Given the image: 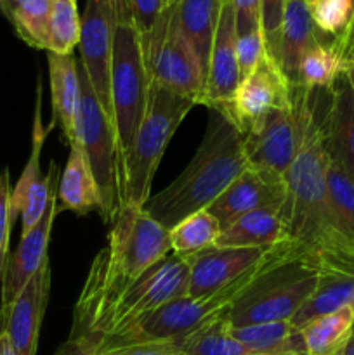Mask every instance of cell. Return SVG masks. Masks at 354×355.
Returning <instances> with one entry per match:
<instances>
[{"label":"cell","mask_w":354,"mask_h":355,"mask_svg":"<svg viewBox=\"0 0 354 355\" xmlns=\"http://www.w3.org/2000/svg\"><path fill=\"white\" fill-rule=\"evenodd\" d=\"M151 80L146 68L141 33L127 0H115L113 54H111V107L121 163L128 155L144 118Z\"/></svg>","instance_id":"obj_4"},{"label":"cell","mask_w":354,"mask_h":355,"mask_svg":"<svg viewBox=\"0 0 354 355\" xmlns=\"http://www.w3.org/2000/svg\"><path fill=\"white\" fill-rule=\"evenodd\" d=\"M312 2H318V0H307V3H312Z\"/></svg>","instance_id":"obj_49"},{"label":"cell","mask_w":354,"mask_h":355,"mask_svg":"<svg viewBox=\"0 0 354 355\" xmlns=\"http://www.w3.org/2000/svg\"><path fill=\"white\" fill-rule=\"evenodd\" d=\"M80 21L76 2H54L49 19V49L47 52L59 55L73 54L80 44Z\"/></svg>","instance_id":"obj_33"},{"label":"cell","mask_w":354,"mask_h":355,"mask_svg":"<svg viewBox=\"0 0 354 355\" xmlns=\"http://www.w3.org/2000/svg\"><path fill=\"white\" fill-rule=\"evenodd\" d=\"M335 44H337V47H339V51L342 52V55L346 54L347 49L354 44V14H353V17H351L349 26H347V30L344 31L342 37L335 38Z\"/></svg>","instance_id":"obj_42"},{"label":"cell","mask_w":354,"mask_h":355,"mask_svg":"<svg viewBox=\"0 0 354 355\" xmlns=\"http://www.w3.org/2000/svg\"><path fill=\"white\" fill-rule=\"evenodd\" d=\"M69 155L62 175L59 177L58 196L61 201L59 210H69L76 215H89L101 211V193L94 180L92 170L85 158V153L78 142H71Z\"/></svg>","instance_id":"obj_22"},{"label":"cell","mask_w":354,"mask_h":355,"mask_svg":"<svg viewBox=\"0 0 354 355\" xmlns=\"http://www.w3.org/2000/svg\"><path fill=\"white\" fill-rule=\"evenodd\" d=\"M189 266L170 253L167 259L125 288L97 318L90 331L78 343L89 354L103 352L111 342L127 335L149 314L169 302L186 295Z\"/></svg>","instance_id":"obj_5"},{"label":"cell","mask_w":354,"mask_h":355,"mask_svg":"<svg viewBox=\"0 0 354 355\" xmlns=\"http://www.w3.org/2000/svg\"><path fill=\"white\" fill-rule=\"evenodd\" d=\"M235 10L236 35L262 30L260 26V0H231Z\"/></svg>","instance_id":"obj_39"},{"label":"cell","mask_w":354,"mask_h":355,"mask_svg":"<svg viewBox=\"0 0 354 355\" xmlns=\"http://www.w3.org/2000/svg\"><path fill=\"white\" fill-rule=\"evenodd\" d=\"M222 3L224 0H179L177 6L180 30L196 52L203 73H207Z\"/></svg>","instance_id":"obj_24"},{"label":"cell","mask_w":354,"mask_h":355,"mask_svg":"<svg viewBox=\"0 0 354 355\" xmlns=\"http://www.w3.org/2000/svg\"><path fill=\"white\" fill-rule=\"evenodd\" d=\"M52 6L54 0H2L0 10L24 44L47 51Z\"/></svg>","instance_id":"obj_26"},{"label":"cell","mask_w":354,"mask_h":355,"mask_svg":"<svg viewBox=\"0 0 354 355\" xmlns=\"http://www.w3.org/2000/svg\"><path fill=\"white\" fill-rule=\"evenodd\" d=\"M285 200H287L285 177L246 166L238 179L207 210L224 229L248 211L283 207Z\"/></svg>","instance_id":"obj_14"},{"label":"cell","mask_w":354,"mask_h":355,"mask_svg":"<svg viewBox=\"0 0 354 355\" xmlns=\"http://www.w3.org/2000/svg\"><path fill=\"white\" fill-rule=\"evenodd\" d=\"M351 2H353V3H354V0H351Z\"/></svg>","instance_id":"obj_50"},{"label":"cell","mask_w":354,"mask_h":355,"mask_svg":"<svg viewBox=\"0 0 354 355\" xmlns=\"http://www.w3.org/2000/svg\"><path fill=\"white\" fill-rule=\"evenodd\" d=\"M269 248H212L191 260L186 297L207 298L229 286Z\"/></svg>","instance_id":"obj_17"},{"label":"cell","mask_w":354,"mask_h":355,"mask_svg":"<svg viewBox=\"0 0 354 355\" xmlns=\"http://www.w3.org/2000/svg\"><path fill=\"white\" fill-rule=\"evenodd\" d=\"M196 103L151 83L144 118L121 163V205L144 207L170 139Z\"/></svg>","instance_id":"obj_7"},{"label":"cell","mask_w":354,"mask_h":355,"mask_svg":"<svg viewBox=\"0 0 354 355\" xmlns=\"http://www.w3.org/2000/svg\"><path fill=\"white\" fill-rule=\"evenodd\" d=\"M342 64L344 55L337 47L335 40L321 42L302 58L295 87H302L305 90L332 89L342 73Z\"/></svg>","instance_id":"obj_30"},{"label":"cell","mask_w":354,"mask_h":355,"mask_svg":"<svg viewBox=\"0 0 354 355\" xmlns=\"http://www.w3.org/2000/svg\"><path fill=\"white\" fill-rule=\"evenodd\" d=\"M288 241V222L283 207L260 208L236 218L222 229L215 248H260Z\"/></svg>","instance_id":"obj_20"},{"label":"cell","mask_w":354,"mask_h":355,"mask_svg":"<svg viewBox=\"0 0 354 355\" xmlns=\"http://www.w3.org/2000/svg\"><path fill=\"white\" fill-rule=\"evenodd\" d=\"M221 232V224L210 211H196L170 229L172 253L189 263L201 253L215 248Z\"/></svg>","instance_id":"obj_27"},{"label":"cell","mask_w":354,"mask_h":355,"mask_svg":"<svg viewBox=\"0 0 354 355\" xmlns=\"http://www.w3.org/2000/svg\"><path fill=\"white\" fill-rule=\"evenodd\" d=\"M330 210L333 225L340 238L354 252V180L335 163H328L326 172Z\"/></svg>","instance_id":"obj_31"},{"label":"cell","mask_w":354,"mask_h":355,"mask_svg":"<svg viewBox=\"0 0 354 355\" xmlns=\"http://www.w3.org/2000/svg\"><path fill=\"white\" fill-rule=\"evenodd\" d=\"M292 104L273 110L243 135L248 166L285 177L302 141V90L292 87Z\"/></svg>","instance_id":"obj_10"},{"label":"cell","mask_w":354,"mask_h":355,"mask_svg":"<svg viewBox=\"0 0 354 355\" xmlns=\"http://www.w3.org/2000/svg\"><path fill=\"white\" fill-rule=\"evenodd\" d=\"M163 2V6H165V3H169V2H174V0H162Z\"/></svg>","instance_id":"obj_48"},{"label":"cell","mask_w":354,"mask_h":355,"mask_svg":"<svg viewBox=\"0 0 354 355\" xmlns=\"http://www.w3.org/2000/svg\"><path fill=\"white\" fill-rule=\"evenodd\" d=\"M80 64L97 101L113 120L111 107V54H113L115 0H85L80 16Z\"/></svg>","instance_id":"obj_11"},{"label":"cell","mask_w":354,"mask_h":355,"mask_svg":"<svg viewBox=\"0 0 354 355\" xmlns=\"http://www.w3.org/2000/svg\"><path fill=\"white\" fill-rule=\"evenodd\" d=\"M347 305H354V277L344 274L323 272L311 297L295 312L290 324L301 331L304 326L323 315L333 314Z\"/></svg>","instance_id":"obj_23"},{"label":"cell","mask_w":354,"mask_h":355,"mask_svg":"<svg viewBox=\"0 0 354 355\" xmlns=\"http://www.w3.org/2000/svg\"><path fill=\"white\" fill-rule=\"evenodd\" d=\"M54 2H76V0H54Z\"/></svg>","instance_id":"obj_47"},{"label":"cell","mask_w":354,"mask_h":355,"mask_svg":"<svg viewBox=\"0 0 354 355\" xmlns=\"http://www.w3.org/2000/svg\"><path fill=\"white\" fill-rule=\"evenodd\" d=\"M179 0L163 6L155 26L141 35L142 52L151 83L201 104L205 73L196 52L179 23Z\"/></svg>","instance_id":"obj_9"},{"label":"cell","mask_w":354,"mask_h":355,"mask_svg":"<svg viewBox=\"0 0 354 355\" xmlns=\"http://www.w3.org/2000/svg\"><path fill=\"white\" fill-rule=\"evenodd\" d=\"M58 193L51 198L49 207L45 210L44 217L40 218L37 225L31 229L28 234L21 236L19 246L16 252L7 259L6 270L2 276V304H0V311L7 309L17 295L23 291L28 281L38 272L42 263L49 259V241H51V231L54 225V218L58 215Z\"/></svg>","instance_id":"obj_16"},{"label":"cell","mask_w":354,"mask_h":355,"mask_svg":"<svg viewBox=\"0 0 354 355\" xmlns=\"http://www.w3.org/2000/svg\"><path fill=\"white\" fill-rule=\"evenodd\" d=\"M127 2L139 33H148L155 26L160 12H162L163 2L162 0H127Z\"/></svg>","instance_id":"obj_40"},{"label":"cell","mask_w":354,"mask_h":355,"mask_svg":"<svg viewBox=\"0 0 354 355\" xmlns=\"http://www.w3.org/2000/svg\"><path fill=\"white\" fill-rule=\"evenodd\" d=\"M51 76L52 123L59 125L68 144L75 142V123L80 103V73L75 55L47 52Z\"/></svg>","instance_id":"obj_21"},{"label":"cell","mask_w":354,"mask_h":355,"mask_svg":"<svg viewBox=\"0 0 354 355\" xmlns=\"http://www.w3.org/2000/svg\"><path fill=\"white\" fill-rule=\"evenodd\" d=\"M354 333V305L314 319L301 329L305 355H340Z\"/></svg>","instance_id":"obj_25"},{"label":"cell","mask_w":354,"mask_h":355,"mask_svg":"<svg viewBox=\"0 0 354 355\" xmlns=\"http://www.w3.org/2000/svg\"><path fill=\"white\" fill-rule=\"evenodd\" d=\"M266 55V44H264L262 30L250 31L239 35L236 38V59H238L239 82L250 75L257 68Z\"/></svg>","instance_id":"obj_37"},{"label":"cell","mask_w":354,"mask_h":355,"mask_svg":"<svg viewBox=\"0 0 354 355\" xmlns=\"http://www.w3.org/2000/svg\"><path fill=\"white\" fill-rule=\"evenodd\" d=\"M0 355H21L16 350V347L10 343L9 336L6 333H0Z\"/></svg>","instance_id":"obj_44"},{"label":"cell","mask_w":354,"mask_h":355,"mask_svg":"<svg viewBox=\"0 0 354 355\" xmlns=\"http://www.w3.org/2000/svg\"><path fill=\"white\" fill-rule=\"evenodd\" d=\"M231 335L239 343L259 354H297L305 355L301 331L294 329L290 321L266 322L243 328H231Z\"/></svg>","instance_id":"obj_28"},{"label":"cell","mask_w":354,"mask_h":355,"mask_svg":"<svg viewBox=\"0 0 354 355\" xmlns=\"http://www.w3.org/2000/svg\"><path fill=\"white\" fill-rule=\"evenodd\" d=\"M325 35L318 31L312 21L307 0H288L285 7L283 24H281L280 47L276 62L292 87L297 85L298 66L302 58L314 45L321 44Z\"/></svg>","instance_id":"obj_19"},{"label":"cell","mask_w":354,"mask_h":355,"mask_svg":"<svg viewBox=\"0 0 354 355\" xmlns=\"http://www.w3.org/2000/svg\"><path fill=\"white\" fill-rule=\"evenodd\" d=\"M292 101V85L287 76L273 59L264 55L257 68L239 82L231 101L217 111L245 134L267 113L288 106Z\"/></svg>","instance_id":"obj_12"},{"label":"cell","mask_w":354,"mask_h":355,"mask_svg":"<svg viewBox=\"0 0 354 355\" xmlns=\"http://www.w3.org/2000/svg\"><path fill=\"white\" fill-rule=\"evenodd\" d=\"M54 355H92V354H89L83 347H80L78 343L68 338L58 350H56Z\"/></svg>","instance_id":"obj_43"},{"label":"cell","mask_w":354,"mask_h":355,"mask_svg":"<svg viewBox=\"0 0 354 355\" xmlns=\"http://www.w3.org/2000/svg\"><path fill=\"white\" fill-rule=\"evenodd\" d=\"M323 134L330 162L354 180V89L344 73L328 90Z\"/></svg>","instance_id":"obj_18"},{"label":"cell","mask_w":354,"mask_h":355,"mask_svg":"<svg viewBox=\"0 0 354 355\" xmlns=\"http://www.w3.org/2000/svg\"><path fill=\"white\" fill-rule=\"evenodd\" d=\"M344 61H354V44L351 45L346 51V54H344Z\"/></svg>","instance_id":"obj_46"},{"label":"cell","mask_w":354,"mask_h":355,"mask_svg":"<svg viewBox=\"0 0 354 355\" xmlns=\"http://www.w3.org/2000/svg\"><path fill=\"white\" fill-rule=\"evenodd\" d=\"M302 141L290 170L285 175L287 200L283 203L288 222V241L319 272L354 277V252L340 238L330 210L326 172L328 153L323 134L326 90L302 89Z\"/></svg>","instance_id":"obj_1"},{"label":"cell","mask_w":354,"mask_h":355,"mask_svg":"<svg viewBox=\"0 0 354 355\" xmlns=\"http://www.w3.org/2000/svg\"><path fill=\"white\" fill-rule=\"evenodd\" d=\"M10 179H9V168H3L0 172V284H2L3 270H6V263L9 255V238L10 231H12V218H10Z\"/></svg>","instance_id":"obj_38"},{"label":"cell","mask_w":354,"mask_h":355,"mask_svg":"<svg viewBox=\"0 0 354 355\" xmlns=\"http://www.w3.org/2000/svg\"><path fill=\"white\" fill-rule=\"evenodd\" d=\"M51 262L42 263L16 300L0 311V333L9 336L21 355H37L42 321L51 297Z\"/></svg>","instance_id":"obj_13"},{"label":"cell","mask_w":354,"mask_h":355,"mask_svg":"<svg viewBox=\"0 0 354 355\" xmlns=\"http://www.w3.org/2000/svg\"><path fill=\"white\" fill-rule=\"evenodd\" d=\"M172 253L170 231L144 207L121 205L106 246L92 260L89 276L110 295L121 291Z\"/></svg>","instance_id":"obj_3"},{"label":"cell","mask_w":354,"mask_h":355,"mask_svg":"<svg viewBox=\"0 0 354 355\" xmlns=\"http://www.w3.org/2000/svg\"><path fill=\"white\" fill-rule=\"evenodd\" d=\"M97 355H187L180 350L176 342H151L137 343V345L118 347V349L104 350Z\"/></svg>","instance_id":"obj_41"},{"label":"cell","mask_w":354,"mask_h":355,"mask_svg":"<svg viewBox=\"0 0 354 355\" xmlns=\"http://www.w3.org/2000/svg\"><path fill=\"white\" fill-rule=\"evenodd\" d=\"M236 23L231 0H224L217 30L212 42L210 58L205 73L201 104L207 107L226 106L239 85V69L236 59Z\"/></svg>","instance_id":"obj_15"},{"label":"cell","mask_w":354,"mask_h":355,"mask_svg":"<svg viewBox=\"0 0 354 355\" xmlns=\"http://www.w3.org/2000/svg\"><path fill=\"white\" fill-rule=\"evenodd\" d=\"M288 0H260V26H262L266 55L276 62L280 47L281 24ZM278 64V62H276Z\"/></svg>","instance_id":"obj_36"},{"label":"cell","mask_w":354,"mask_h":355,"mask_svg":"<svg viewBox=\"0 0 354 355\" xmlns=\"http://www.w3.org/2000/svg\"><path fill=\"white\" fill-rule=\"evenodd\" d=\"M312 21L325 37L340 38L351 23L354 3L351 0H318L309 3Z\"/></svg>","instance_id":"obj_35"},{"label":"cell","mask_w":354,"mask_h":355,"mask_svg":"<svg viewBox=\"0 0 354 355\" xmlns=\"http://www.w3.org/2000/svg\"><path fill=\"white\" fill-rule=\"evenodd\" d=\"M228 311V309H226ZM226 311L215 315L189 335L174 340L187 355H257L255 350L246 349L231 335V326L226 319Z\"/></svg>","instance_id":"obj_29"},{"label":"cell","mask_w":354,"mask_h":355,"mask_svg":"<svg viewBox=\"0 0 354 355\" xmlns=\"http://www.w3.org/2000/svg\"><path fill=\"white\" fill-rule=\"evenodd\" d=\"M0 2H2V0H0Z\"/></svg>","instance_id":"obj_51"},{"label":"cell","mask_w":354,"mask_h":355,"mask_svg":"<svg viewBox=\"0 0 354 355\" xmlns=\"http://www.w3.org/2000/svg\"><path fill=\"white\" fill-rule=\"evenodd\" d=\"M54 127L56 123H52V121L49 127H44V123H42V82H40V76H38L37 104H35V118H33V134H31V153H30V158H28L26 162V166H24L19 180H17L16 187H14L12 193H10V218H12V222L16 220L17 215H21L24 198H26L28 191L31 189V186H35V184L42 179L40 175L42 148H44L45 137H47L49 132H51Z\"/></svg>","instance_id":"obj_32"},{"label":"cell","mask_w":354,"mask_h":355,"mask_svg":"<svg viewBox=\"0 0 354 355\" xmlns=\"http://www.w3.org/2000/svg\"><path fill=\"white\" fill-rule=\"evenodd\" d=\"M58 184L59 168L54 159H52L49 172L35 186H31L26 198H24L23 210H21V236L28 234L40 222V218L44 217L45 210L49 207V201L58 193Z\"/></svg>","instance_id":"obj_34"},{"label":"cell","mask_w":354,"mask_h":355,"mask_svg":"<svg viewBox=\"0 0 354 355\" xmlns=\"http://www.w3.org/2000/svg\"><path fill=\"white\" fill-rule=\"evenodd\" d=\"M319 274L294 245L287 255L264 270L226 311L229 326L243 328L292 321L295 312L318 286Z\"/></svg>","instance_id":"obj_6"},{"label":"cell","mask_w":354,"mask_h":355,"mask_svg":"<svg viewBox=\"0 0 354 355\" xmlns=\"http://www.w3.org/2000/svg\"><path fill=\"white\" fill-rule=\"evenodd\" d=\"M340 355H354V333H353V336H351L349 343L346 345V349H344V352Z\"/></svg>","instance_id":"obj_45"},{"label":"cell","mask_w":354,"mask_h":355,"mask_svg":"<svg viewBox=\"0 0 354 355\" xmlns=\"http://www.w3.org/2000/svg\"><path fill=\"white\" fill-rule=\"evenodd\" d=\"M246 166L242 132L221 111L208 107V127L196 155L172 184L149 196L146 211L170 231L189 215L207 210Z\"/></svg>","instance_id":"obj_2"},{"label":"cell","mask_w":354,"mask_h":355,"mask_svg":"<svg viewBox=\"0 0 354 355\" xmlns=\"http://www.w3.org/2000/svg\"><path fill=\"white\" fill-rule=\"evenodd\" d=\"M80 103L75 123V142L85 153L101 193V218L113 224L121 207V172L113 120L97 101L89 78L78 66Z\"/></svg>","instance_id":"obj_8"}]
</instances>
